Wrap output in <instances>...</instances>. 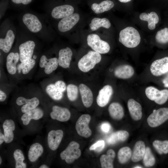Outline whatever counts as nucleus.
I'll return each mask as SVG.
<instances>
[{
  "label": "nucleus",
  "mask_w": 168,
  "mask_h": 168,
  "mask_svg": "<svg viewBox=\"0 0 168 168\" xmlns=\"http://www.w3.org/2000/svg\"><path fill=\"white\" fill-rule=\"evenodd\" d=\"M119 40L125 47L134 48L140 44L141 37L136 29L132 27L128 26L120 31Z\"/></svg>",
  "instance_id": "obj_1"
},
{
  "label": "nucleus",
  "mask_w": 168,
  "mask_h": 168,
  "mask_svg": "<svg viewBox=\"0 0 168 168\" xmlns=\"http://www.w3.org/2000/svg\"><path fill=\"white\" fill-rule=\"evenodd\" d=\"M21 21L24 26L32 33L39 34L44 30V24L40 19L34 14L25 13L22 17Z\"/></svg>",
  "instance_id": "obj_2"
},
{
  "label": "nucleus",
  "mask_w": 168,
  "mask_h": 168,
  "mask_svg": "<svg viewBox=\"0 0 168 168\" xmlns=\"http://www.w3.org/2000/svg\"><path fill=\"white\" fill-rule=\"evenodd\" d=\"M101 59L100 54L94 51H90L79 60L78 63V68L82 72H88L99 63Z\"/></svg>",
  "instance_id": "obj_3"
},
{
  "label": "nucleus",
  "mask_w": 168,
  "mask_h": 168,
  "mask_svg": "<svg viewBox=\"0 0 168 168\" xmlns=\"http://www.w3.org/2000/svg\"><path fill=\"white\" fill-rule=\"evenodd\" d=\"M80 145L77 142L72 141L60 154V157L68 164H71L81 156V151Z\"/></svg>",
  "instance_id": "obj_4"
},
{
  "label": "nucleus",
  "mask_w": 168,
  "mask_h": 168,
  "mask_svg": "<svg viewBox=\"0 0 168 168\" xmlns=\"http://www.w3.org/2000/svg\"><path fill=\"white\" fill-rule=\"evenodd\" d=\"M88 45L94 51L100 54L108 53L110 51V47L106 42L101 39L97 34H89L87 37Z\"/></svg>",
  "instance_id": "obj_5"
},
{
  "label": "nucleus",
  "mask_w": 168,
  "mask_h": 168,
  "mask_svg": "<svg viewBox=\"0 0 168 168\" xmlns=\"http://www.w3.org/2000/svg\"><path fill=\"white\" fill-rule=\"evenodd\" d=\"M145 93L147 97L156 103L161 105L165 103L168 99V90H159L152 86L147 87Z\"/></svg>",
  "instance_id": "obj_6"
},
{
  "label": "nucleus",
  "mask_w": 168,
  "mask_h": 168,
  "mask_svg": "<svg viewBox=\"0 0 168 168\" xmlns=\"http://www.w3.org/2000/svg\"><path fill=\"white\" fill-rule=\"evenodd\" d=\"M168 119V108L164 107L154 110L148 117L147 121L151 127H157Z\"/></svg>",
  "instance_id": "obj_7"
},
{
  "label": "nucleus",
  "mask_w": 168,
  "mask_h": 168,
  "mask_svg": "<svg viewBox=\"0 0 168 168\" xmlns=\"http://www.w3.org/2000/svg\"><path fill=\"white\" fill-rule=\"evenodd\" d=\"M91 119V116L88 114H83L79 118L76 122L75 128L79 135L85 138L91 135L92 132L89 126Z\"/></svg>",
  "instance_id": "obj_8"
},
{
  "label": "nucleus",
  "mask_w": 168,
  "mask_h": 168,
  "mask_svg": "<svg viewBox=\"0 0 168 168\" xmlns=\"http://www.w3.org/2000/svg\"><path fill=\"white\" fill-rule=\"evenodd\" d=\"M35 46L34 41L31 40H26L20 44L19 53L21 62L32 58Z\"/></svg>",
  "instance_id": "obj_9"
},
{
  "label": "nucleus",
  "mask_w": 168,
  "mask_h": 168,
  "mask_svg": "<svg viewBox=\"0 0 168 168\" xmlns=\"http://www.w3.org/2000/svg\"><path fill=\"white\" fill-rule=\"evenodd\" d=\"M150 72L153 76L158 77L168 72V57L157 59L153 61L151 64Z\"/></svg>",
  "instance_id": "obj_10"
},
{
  "label": "nucleus",
  "mask_w": 168,
  "mask_h": 168,
  "mask_svg": "<svg viewBox=\"0 0 168 168\" xmlns=\"http://www.w3.org/2000/svg\"><path fill=\"white\" fill-rule=\"evenodd\" d=\"M3 36L0 37V49L4 53H7L11 50L15 38L14 29L8 28Z\"/></svg>",
  "instance_id": "obj_11"
},
{
  "label": "nucleus",
  "mask_w": 168,
  "mask_h": 168,
  "mask_svg": "<svg viewBox=\"0 0 168 168\" xmlns=\"http://www.w3.org/2000/svg\"><path fill=\"white\" fill-rule=\"evenodd\" d=\"M79 19L80 16L77 13H73L70 16L63 18L58 24V29L62 32L68 31L76 24Z\"/></svg>",
  "instance_id": "obj_12"
},
{
  "label": "nucleus",
  "mask_w": 168,
  "mask_h": 168,
  "mask_svg": "<svg viewBox=\"0 0 168 168\" xmlns=\"http://www.w3.org/2000/svg\"><path fill=\"white\" fill-rule=\"evenodd\" d=\"M63 136V132L61 129L52 130L48 133L47 143L49 147L52 151L58 148Z\"/></svg>",
  "instance_id": "obj_13"
},
{
  "label": "nucleus",
  "mask_w": 168,
  "mask_h": 168,
  "mask_svg": "<svg viewBox=\"0 0 168 168\" xmlns=\"http://www.w3.org/2000/svg\"><path fill=\"white\" fill-rule=\"evenodd\" d=\"M113 93L112 87L110 85L104 86L99 91L96 98L97 105L100 107L106 106L109 102Z\"/></svg>",
  "instance_id": "obj_14"
},
{
  "label": "nucleus",
  "mask_w": 168,
  "mask_h": 168,
  "mask_svg": "<svg viewBox=\"0 0 168 168\" xmlns=\"http://www.w3.org/2000/svg\"><path fill=\"white\" fill-rule=\"evenodd\" d=\"M16 102L19 106L23 105L21 110L24 113L36 108L39 104V100L35 97L27 99L23 96H19L16 99Z\"/></svg>",
  "instance_id": "obj_15"
},
{
  "label": "nucleus",
  "mask_w": 168,
  "mask_h": 168,
  "mask_svg": "<svg viewBox=\"0 0 168 168\" xmlns=\"http://www.w3.org/2000/svg\"><path fill=\"white\" fill-rule=\"evenodd\" d=\"M50 117L53 119L64 122L68 120L71 117V113L68 109L57 105H54L50 114Z\"/></svg>",
  "instance_id": "obj_16"
},
{
  "label": "nucleus",
  "mask_w": 168,
  "mask_h": 168,
  "mask_svg": "<svg viewBox=\"0 0 168 168\" xmlns=\"http://www.w3.org/2000/svg\"><path fill=\"white\" fill-rule=\"evenodd\" d=\"M58 65V58L54 57L48 58L44 55L40 57L39 66L41 68H44V72L47 74L52 73L57 68Z\"/></svg>",
  "instance_id": "obj_17"
},
{
  "label": "nucleus",
  "mask_w": 168,
  "mask_h": 168,
  "mask_svg": "<svg viewBox=\"0 0 168 168\" xmlns=\"http://www.w3.org/2000/svg\"><path fill=\"white\" fill-rule=\"evenodd\" d=\"M74 11V8L72 6L63 5L54 7L51 11V15L54 19H62L71 15Z\"/></svg>",
  "instance_id": "obj_18"
},
{
  "label": "nucleus",
  "mask_w": 168,
  "mask_h": 168,
  "mask_svg": "<svg viewBox=\"0 0 168 168\" xmlns=\"http://www.w3.org/2000/svg\"><path fill=\"white\" fill-rule=\"evenodd\" d=\"M135 70L130 65L123 64L116 67L114 71V76L119 79H127L131 78L134 75Z\"/></svg>",
  "instance_id": "obj_19"
},
{
  "label": "nucleus",
  "mask_w": 168,
  "mask_h": 168,
  "mask_svg": "<svg viewBox=\"0 0 168 168\" xmlns=\"http://www.w3.org/2000/svg\"><path fill=\"white\" fill-rule=\"evenodd\" d=\"M127 106L132 118L135 121L140 120L142 116L141 104L133 99H130L127 102Z\"/></svg>",
  "instance_id": "obj_20"
},
{
  "label": "nucleus",
  "mask_w": 168,
  "mask_h": 168,
  "mask_svg": "<svg viewBox=\"0 0 168 168\" xmlns=\"http://www.w3.org/2000/svg\"><path fill=\"white\" fill-rule=\"evenodd\" d=\"M79 89L83 105L86 108L90 107L93 100V94L91 90L83 83L80 84Z\"/></svg>",
  "instance_id": "obj_21"
},
{
  "label": "nucleus",
  "mask_w": 168,
  "mask_h": 168,
  "mask_svg": "<svg viewBox=\"0 0 168 168\" xmlns=\"http://www.w3.org/2000/svg\"><path fill=\"white\" fill-rule=\"evenodd\" d=\"M72 55L71 49L68 47L61 49L58 52V65L63 68H68L70 65Z\"/></svg>",
  "instance_id": "obj_22"
},
{
  "label": "nucleus",
  "mask_w": 168,
  "mask_h": 168,
  "mask_svg": "<svg viewBox=\"0 0 168 168\" xmlns=\"http://www.w3.org/2000/svg\"><path fill=\"white\" fill-rule=\"evenodd\" d=\"M20 60L19 53L11 52L6 58V66L7 71L11 75L15 74L16 72V65Z\"/></svg>",
  "instance_id": "obj_23"
},
{
  "label": "nucleus",
  "mask_w": 168,
  "mask_h": 168,
  "mask_svg": "<svg viewBox=\"0 0 168 168\" xmlns=\"http://www.w3.org/2000/svg\"><path fill=\"white\" fill-rule=\"evenodd\" d=\"M2 127L5 137L4 142L6 143L11 142L13 140V131L15 129V124L11 119H6L3 123Z\"/></svg>",
  "instance_id": "obj_24"
},
{
  "label": "nucleus",
  "mask_w": 168,
  "mask_h": 168,
  "mask_svg": "<svg viewBox=\"0 0 168 168\" xmlns=\"http://www.w3.org/2000/svg\"><path fill=\"white\" fill-rule=\"evenodd\" d=\"M43 111L41 109L36 108L24 113L21 116V119L23 124L25 125H28L31 119L39 120L44 115Z\"/></svg>",
  "instance_id": "obj_25"
},
{
  "label": "nucleus",
  "mask_w": 168,
  "mask_h": 168,
  "mask_svg": "<svg viewBox=\"0 0 168 168\" xmlns=\"http://www.w3.org/2000/svg\"><path fill=\"white\" fill-rule=\"evenodd\" d=\"M44 148L40 143L35 142L32 144L30 147L28 152V157L30 161L34 162L42 154Z\"/></svg>",
  "instance_id": "obj_26"
},
{
  "label": "nucleus",
  "mask_w": 168,
  "mask_h": 168,
  "mask_svg": "<svg viewBox=\"0 0 168 168\" xmlns=\"http://www.w3.org/2000/svg\"><path fill=\"white\" fill-rule=\"evenodd\" d=\"M146 148L144 142L138 141L136 142L131 156V159L133 162H137L143 159Z\"/></svg>",
  "instance_id": "obj_27"
},
{
  "label": "nucleus",
  "mask_w": 168,
  "mask_h": 168,
  "mask_svg": "<svg viewBox=\"0 0 168 168\" xmlns=\"http://www.w3.org/2000/svg\"><path fill=\"white\" fill-rule=\"evenodd\" d=\"M108 110L110 116L114 119L120 120L124 116V109L121 105L118 102H113L110 104Z\"/></svg>",
  "instance_id": "obj_28"
},
{
  "label": "nucleus",
  "mask_w": 168,
  "mask_h": 168,
  "mask_svg": "<svg viewBox=\"0 0 168 168\" xmlns=\"http://www.w3.org/2000/svg\"><path fill=\"white\" fill-rule=\"evenodd\" d=\"M129 136V133L126 131H118L110 135L107 138V142L109 144H114L119 142L126 141Z\"/></svg>",
  "instance_id": "obj_29"
},
{
  "label": "nucleus",
  "mask_w": 168,
  "mask_h": 168,
  "mask_svg": "<svg viewBox=\"0 0 168 168\" xmlns=\"http://www.w3.org/2000/svg\"><path fill=\"white\" fill-rule=\"evenodd\" d=\"M140 19L148 22V28L151 30L155 29L156 25L158 22L159 18L156 13L152 12L150 13H142L139 15Z\"/></svg>",
  "instance_id": "obj_30"
},
{
  "label": "nucleus",
  "mask_w": 168,
  "mask_h": 168,
  "mask_svg": "<svg viewBox=\"0 0 168 168\" xmlns=\"http://www.w3.org/2000/svg\"><path fill=\"white\" fill-rule=\"evenodd\" d=\"M115 156V152L112 149L108 150L106 155L101 156L100 160L101 168H113V162Z\"/></svg>",
  "instance_id": "obj_31"
},
{
  "label": "nucleus",
  "mask_w": 168,
  "mask_h": 168,
  "mask_svg": "<svg viewBox=\"0 0 168 168\" xmlns=\"http://www.w3.org/2000/svg\"><path fill=\"white\" fill-rule=\"evenodd\" d=\"M114 6V3L113 2L110 0H106L99 4L93 3L91 7L95 13L99 14L110 10Z\"/></svg>",
  "instance_id": "obj_32"
},
{
  "label": "nucleus",
  "mask_w": 168,
  "mask_h": 168,
  "mask_svg": "<svg viewBox=\"0 0 168 168\" xmlns=\"http://www.w3.org/2000/svg\"><path fill=\"white\" fill-rule=\"evenodd\" d=\"M89 26L92 30L95 31L100 27L108 29L111 26V23L106 18H94L91 21Z\"/></svg>",
  "instance_id": "obj_33"
},
{
  "label": "nucleus",
  "mask_w": 168,
  "mask_h": 168,
  "mask_svg": "<svg viewBox=\"0 0 168 168\" xmlns=\"http://www.w3.org/2000/svg\"><path fill=\"white\" fill-rule=\"evenodd\" d=\"M45 90L48 95L54 100H59L63 97V92L57 88L54 84H48L46 86Z\"/></svg>",
  "instance_id": "obj_34"
},
{
  "label": "nucleus",
  "mask_w": 168,
  "mask_h": 168,
  "mask_svg": "<svg viewBox=\"0 0 168 168\" xmlns=\"http://www.w3.org/2000/svg\"><path fill=\"white\" fill-rule=\"evenodd\" d=\"M132 151L128 147H124L119 149L118 153V158L119 162L124 164L128 162L132 156Z\"/></svg>",
  "instance_id": "obj_35"
},
{
  "label": "nucleus",
  "mask_w": 168,
  "mask_h": 168,
  "mask_svg": "<svg viewBox=\"0 0 168 168\" xmlns=\"http://www.w3.org/2000/svg\"><path fill=\"white\" fill-rule=\"evenodd\" d=\"M152 145L159 154L162 155L168 153V140H156L153 141Z\"/></svg>",
  "instance_id": "obj_36"
},
{
  "label": "nucleus",
  "mask_w": 168,
  "mask_h": 168,
  "mask_svg": "<svg viewBox=\"0 0 168 168\" xmlns=\"http://www.w3.org/2000/svg\"><path fill=\"white\" fill-rule=\"evenodd\" d=\"M13 156L15 161L16 168H26V165L24 162L25 157L22 151L20 149H16L14 152Z\"/></svg>",
  "instance_id": "obj_37"
},
{
  "label": "nucleus",
  "mask_w": 168,
  "mask_h": 168,
  "mask_svg": "<svg viewBox=\"0 0 168 168\" xmlns=\"http://www.w3.org/2000/svg\"><path fill=\"white\" fill-rule=\"evenodd\" d=\"M156 162L155 157L151 149L148 147L146 148V150L143 158V162L144 166L149 167L154 165Z\"/></svg>",
  "instance_id": "obj_38"
},
{
  "label": "nucleus",
  "mask_w": 168,
  "mask_h": 168,
  "mask_svg": "<svg viewBox=\"0 0 168 168\" xmlns=\"http://www.w3.org/2000/svg\"><path fill=\"white\" fill-rule=\"evenodd\" d=\"M35 63V59L32 58L21 62L18 65V69L21 70L23 74H27L34 67Z\"/></svg>",
  "instance_id": "obj_39"
},
{
  "label": "nucleus",
  "mask_w": 168,
  "mask_h": 168,
  "mask_svg": "<svg viewBox=\"0 0 168 168\" xmlns=\"http://www.w3.org/2000/svg\"><path fill=\"white\" fill-rule=\"evenodd\" d=\"M156 41L160 44L168 43V28H165L158 30L155 35Z\"/></svg>",
  "instance_id": "obj_40"
},
{
  "label": "nucleus",
  "mask_w": 168,
  "mask_h": 168,
  "mask_svg": "<svg viewBox=\"0 0 168 168\" xmlns=\"http://www.w3.org/2000/svg\"><path fill=\"white\" fill-rule=\"evenodd\" d=\"M66 90L68 99L71 101L75 100L77 98L78 92L77 86L72 84H69L67 86Z\"/></svg>",
  "instance_id": "obj_41"
},
{
  "label": "nucleus",
  "mask_w": 168,
  "mask_h": 168,
  "mask_svg": "<svg viewBox=\"0 0 168 168\" xmlns=\"http://www.w3.org/2000/svg\"><path fill=\"white\" fill-rule=\"evenodd\" d=\"M105 142L104 140H99L92 145L89 148L90 150H94L97 152H100L104 148Z\"/></svg>",
  "instance_id": "obj_42"
},
{
  "label": "nucleus",
  "mask_w": 168,
  "mask_h": 168,
  "mask_svg": "<svg viewBox=\"0 0 168 168\" xmlns=\"http://www.w3.org/2000/svg\"><path fill=\"white\" fill-rule=\"evenodd\" d=\"M54 84L57 88L63 92L66 89L67 87L66 84L62 81H57L55 82Z\"/></svg>",
  "instance_id": "obj_43"
},
{
  "label": "nucleus",
  "mask_w": 168,
  "mask_h": 168,
  "mask_svg": "<svg viewBox=\"0 0 168 168\" xmlns=\"http://www.w3.org/2000/svg\"><path fill=\"white\" fill-rule=\"evenodd\" d=\"M101 128L103 132L107 133L110 130L111 126L108 123L104 122L101 124Z\"/></svg>",
  "instance_id": "obj_44"
},
{
  "label": "nucleus",
  "mask_w": 168,
  "mask_h": 168,
  "mask_svg": "<svg viewBox=\"0 0 168 168\" xmlns=\"http://www.w3.org/2000/svg\"><path fill=\"white\" fill-rule=\"evenodd\" d=\"M14 3L17 4L22 3L24 5H27L31 2L32 0H11Z\"/></svg>",
  "instance_id": "obj_45"
},
{
  "label": "nucleus",
  "mask_w": 168,
  "mask_h": 168,
  "mask_svg": "<svg viewBox=\"0 0 168 168\" xmlns=\"http://www.w3.org/2000/svg\"><path fill=\"white\" fill-rule=\"evenodd\" d=\"M7 95L5 93L1 90H0V101H4L7 98Z\"/></svg>",
  "instance_id": "obj_46"
},
{
  "label": "nucleus",
  "mask_w": 168,
  "mask_h": 168,
  "mask_svg": "<svg viewBox=\"0 0 168 168\" xmlns=\"http://www.w3.org/2000/svg\"><path fill=\"white\" fill-rule=\"evenodd\" d=\"M163 83L165 87L168 88V75L163 80Z\"/></svg>",
  "instance_id": "obj_47"
},
{
  "label": "nucleus",
  "mask_w": 168,
  "mask_h": 168,
  "mask_svg": "<svg viewBox=\"0 0 168 168\" xmlns=\"http://www.w3.org/2000/svg\"><path fill=\"white\" fill-rule=\"evenodd\" d=\"M5 141V137L2 133H0V145L2 144Z\"/></svg>",
  "instance_id": "obj_48"
},
{
  "label": "nucleus",
  "mask_w": 168,
  "mask_h": 168,
  "mask_svg": "<svg viewBox=\"0 0 168 168\" xmlns=\"http://www.w3.org/2000/svg\"><path fill=\"white\" fill-rule=\"evenodd\" d=\"M119 1L123 3H127L131 1V0H118Z\"/></svg>",
  "instance_id": "obj_49"
},
{
  "label": "nucleus",
  "mask_w": 168,
  "mask_h": 168,
  "mask_svg": "<svg viewBox=\"0 0 168 168\" xmlns=\"http://www.w3.org/2000/svg\"><path fill=\"white\" fill-rule=\"evenodd\" d=\"M49 167L45 164H43L40 166L39 168H48Z\"/></svg>",
  "instance_id": "obj_50"
},
{
  "label": "nucleus",
  "mask_w": 168,
  "mask_h": 168,
  "mask_svg": "<svg viewBox=\"0 0 168 168\" xmlns=\"http://www.w3.org/2000/svg\"><path fill=\"white\" fill-rule=\"evenodd\" d=\"M2 162V159L1 156H0V164L1 165Z\"/></svg>",
  "instance_id": "obj_51"
},
{
  "label": "nucleus",
  "mask_w": 168,
  "mask_h": 168,
  "mask_svg": "<svg viewBox=\"0 0 168 168\" xmlns=\"http://www.w3.org/2000/svg\"><path fill=\"white\" fill-rule=\"evenodd\" d=\"M134 168H142V167L141 166H136L134 167Z\"/></svg>",
  "instance_id": "obj_52"
}]
</instances>
